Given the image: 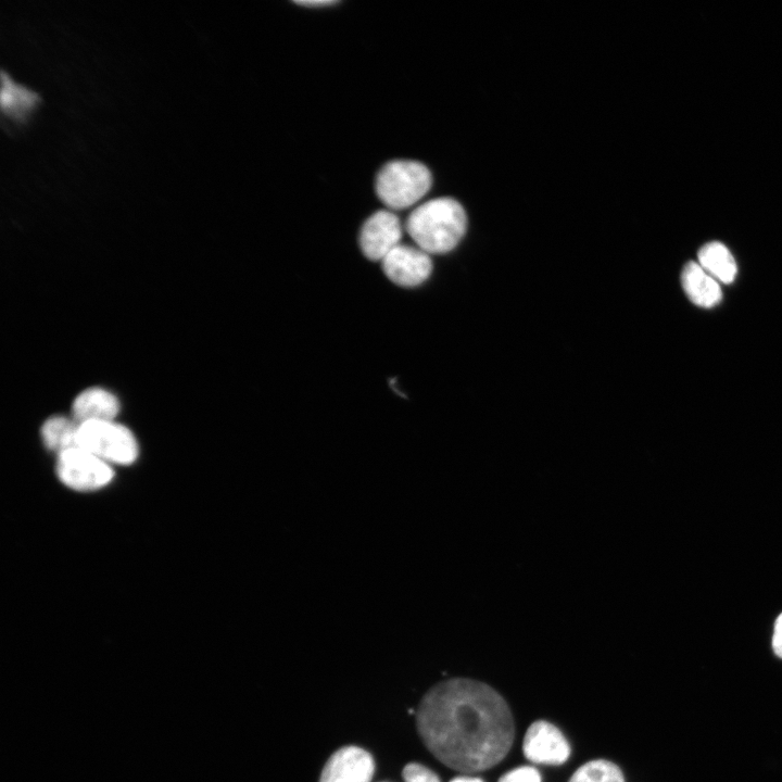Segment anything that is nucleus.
Instances as JSON below:
<instances>
[{
  "label": "nucleus",
  "mask_w": 782,
  "mask_h": 782,
  "mask_svg": "<svg viewBox=\"0 0 782 782\" xmlns=\"http://www.w3.org/2000/svg\"><path fill=\"white\" fill-rule=\"evenodd\" d=\"M497 782H541V775L535 768L522 766L507 771Z\"/></svg>",
  "instance_id": "17"
},
{
  "label": "nucleus",
  "mask_w": 782,
  "mask_h": 782,
  "mask_svg": "<svg viewBox=\"0 0 782 782\" xmlns=\"http://www.w3.org/2000/svg\"><path fill=\"white\" fill-rule=\"evenodd\" d=\"M432 185L429 168L414 160H393L378 172L375 189L390 210H404L422 199Z\"/></svg>",
  "instance_id": "3"
},
{
  "label": "nucleus",
  "mask_w": 782,
  "mask_h": 782,
  "mask_svg": "<svg viewBox=\"0 0 782 782\" xmlns=\"http://www.w3.org/2000/svg\"><path fill=\"white\" fill-rule=\"evenodd\" d=\"M73 418L78 422L114 420L119 411L117 398L110 391L93 387L80 392L74 400Z\"/></svg>",
  "instance_id": "11"
},
{
  "label": "nucleus",
  "mask_w": 782,
  "mask_h": 782,
  "mask_svg": "<svg viewBox=\"0 0 782 782\" xmlns=\"http://www.w3.org/2000/svg\"><path fill=\"white\" fill-rule=\"evenodd\" d=\"M381 266L389 280L405 288L424 283L433 267L430 254L418 247L402 243L386 255Z\"/></svg>",
  "instance_id": "8"
},
{
  "label": "nucleus",
  "mask_w": 782,
  "mask_h": 782,
  "mask_svg": "<svg viewBox=\"0 0 782 782\" xmlns=\"http://www.w3.org/2000/svg\"><path fill=\"white\" fill-rule=\"evenodd\" d=\"M450 782H483L480 778L462 775L452 779Z\"/></svg>",
  "instance_id": "20"
},
{
  "label": "nucleus",
  "mask_w": 782,
  "mask_h": 782,
  "mask_svg": "<svg viewBox=\"0 0 782 782\" xmlns=\"http://www.w3.org/2000/svg\"><path fill=\"white\" fill-rule=\"evenodd\" d=\"M56 474L65 485L77 491L97 490L113 478L110 464L80 446L58 454Z\"/></svg>",
  "instance_id": "5"
},
{
  "label": "nucleus",
  "mask_w": 782,
  "mask_h": 782,
  "mask_svg": "<svg viewBox=\"0 0 782 782\" xmlns=\"http://www.w3.org/2000/svg\"><path fill=\"white\" fill-rule=\"evenodd\" d=\"M698 264L717 281L731 283L735 279L737 266L730 250L719 241L705 243L697 253Z\"/></svg>",
  "instance_id": "13"
},
{
  "label": "nucleus",
  "mask_w": 782,
  "mask_h": 782,
  "mask_svg": "<svg viewBox=\"0 0 782 782\" xmlns=\"http://www.w3.org/2000/svg\"><path fill=\"white\" fill-rule=\"evenodd\" d=\"M416 247L428 254L452 251L467 229V215L463 205L450 197H440L416 206L404 224Z\"/></svg>",
  "instance_id": "2"
},
{
  "label": "nucleus",
  "mask_w": 782,
  "mask_h": 782,
  "mask_svg": "<svg viewBox=\"0 0 782 782\" xmlns=\"http://www.w3.org/2000/svg\"><path fill=\"white\" fill-rule=\"evenodd\" d=\"M416 724L427 749L446 767L465 773L500 764L515 736L513 714L503 696L468 678L431 686L419 702Z\"/></svg>",
  "instance_id": "1"
},
{
  "label": "nucleus",
  "mask_w": 782,
  "mask_h": 782,
  "mask_svg": "<svg viewBox=\"0 0 782 782\" xmlns=\"http://www.w3.org/2000/svg\"><path fill=\"white\" fill-rule=\"evenodd\" d=\"M772 647L774 653L782 658V614H780L775 621Z\"/></svg>",
  "instance_id": "18"
},
{
  "label": "nucleus",
  "mask_w": 782,
  "mask_h": 782,
  "mask_svg": "<svg viewBox=\"0 0 782 782\" xmlns=\"http://www.w3.org/2000/svg\"><path fill=\"white\" fill-rule=\"evenodd\" d=\"M78 446L110 465H128L138 456V444L133 432L114 420L79 424Z\"/></svg>",
  "instance_id": "4"
},
{
  "label": "nucleus",
  "mask_w": 782,
  "mask_h": 782,
  "mask_svg": "<svg viewBox=\"0 0 782 782\" xmlns=\"http://www.w3.org/2000/svg\"><path fill=\"white\" fill-rule=\"evenodd\" d=\"M405 782H440L436 772L419 762L407 764L402 771Z\"/></svg>",
  "instance_id": "16"
},
{
  "label": "nucleus",
  "mask_w": 782,
  "mask_h": 782,
  "mask_svg": "<svg viewBox=\"0 0 782 782\" xmlns=\"http://www.w3.org/2000/svg\"><path fill=\"white\" fill-rule=\"evenodd\" d=\"M522 752L533 764L558 766L568 760L570 745L556 726L545 720H537L526 731Z\"/></svg>",
  "instance_id": "7"
},
{
  "label": "nucleus",
  "mask_w": 782,
  "mask_h": 782,
  "mask_svg": "<svg viewBox=\"0 0 782 782\" xmlns=\"http://www.w3.org/2000/svg\"><path fill=\"white\" fill-rule=\"evenodd\" d=\"M41 103L39 93L28 86L20 84L1 68V118L8 124L21 128L26 126Z\"/></svg>",
  "instance_id": "10"
},
{
  "label": "nucleus",
  "mask_w": 782,
  "mask_h": 782,
  "mask_svg": "<svg viewBox=\"0 0 782 782\" xmlns=\"http://www.w3.org/2000/svg\"><path fill=\"white\" fill-rule=\"evenodd\" d=\"M298 4L307 5V7H323V5H331L337 3V1L333 0H305V1H297Z\"/></svg>",
  "instance_id": "19"
},
{
  "label": "nucleus",
  "mask_w": 782,
  "mask_h": 782,
  "mask_svg": "<svg viewBox=\"0 0 782 782\" xmlns=\"http://www.w3.org/2000/svg\"><path fill=\"white\" fill-rule=\"evenodd\" d=\"M375 772L373 756L358 746H343L326 761L319 782H370Z\"/></svg>",
  "instance_id": "9"
},
{
  "label": "nucleus",
  "mask_w": 782,
  "mask_h": 782,
  "mask_svg": "<svg viewBox=\"0 0 782 782\" xmlns=\"http://www.w3.org/2000/svg\"><path fill=\"white\" fill-rule=\"evenodd\" d=\"M568 782H625L621 769L607 759H593L581 765Z\"/></svg>",
  "instance_id": "15"
},
{
  "label": "nucleus",
  "mask_w": 782,
  "mask_h": 782,
  "mask_svg": "<svg viewBox=\"0 0 782 782\" xmlns=\"http://www.w3.org/2000/svg\"><path fill=\"white\" fill-rule=\"evenodd\" d=\"M79 424L65 416H52L41 427L43 444L58 454L78 446Z\"/></svg>",
  "instance_id": "14"
},
{
  "label": "nucleus",
  "mask_w": 782,
  "mask_h": 782,
  "mask_svg": "<svg viewBox=\"0 0 782 782\" xmlns=\"http://www.w3.org/2000/svg\"><path fill=\"white\" fill-rule=\"evenodd\" d=\"M404 226L391 210H379L371 214L360 231V248L370 261H382L388 253L401 244Z\"/></svg>",
  "instance_id": "6"
},
{
  "label": "nucleus",
  "mask_w": 782,
  "mask_h": 782,
  "mask_svg": "<svg viewBox=\"0 0 782 782\" xmlns=\"http://www.w3.org/2000/svg\"><path fill=\"white\" fill-rule=\"evenodd\" d=\"M682 288L692 303L709 308L722 299V291L717 281L698 262H688L681 273Z\"/></svg>",
  "instance_id": "12"
}]
</instances>
